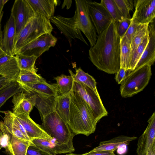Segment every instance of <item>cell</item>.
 Instances as JSON below:
<instances>
[{
  "label": "cell",
  "mask_w": 155,
  "mask_h": 155,
  "mask_svg": "<svg viewBox=\"0 0 155 155\" xmlns=\"http://www.w3.org/2000/svg\"><path fill=\"white\" fill-rule=\"evenodd\" d=\"M120 40L113 20L98 35L95 45L89 50V58L98 69L109 74H116L119 70Z\"/></svg>",
  "instance_id": "cell-1"
},
{
  "label": "cell",
  "mask_w": 155,
  "mask_h": 155,
  "mask_svg": "<svg viewBox=\"0 0 155 155\" xmlns=\"http://www.w3.org/2000/svg\"><path fill=\"white\" fill-rule=\"evenodd\" d=\"M71 97L68 127L75 136H88L95 131L97 122L88 105L72 89Z\"/></svg>",
  "instance_id": "cell-2"
},
{
  "label": "cell",
  "mask_w": 155,
  "mask_h": 155,
  "mask_svg": "<svg viewBox=\"0 0 155 155\" xmlns=\"http://www.w3.org/2000/svg\"><path fill=\"white\" fill-rule=\"evenodd\" d=\"M41 126L48 135L56 140L61 146L68 150L70 153L75 151L73 138L75 136L64 121L54 111L42 118Z\"/></svg>",
  "instance_id": "cell-3"
},
{
  "label": "cell",
  "mask_w": 155,
  "mask_h": 155,
  "mask_svg": "<svg viewBox=\"0 0 155 155\" xmlns=\"http://www.w3.org/2000/svg\"><path fill=\"white\" fill-rule=\"evenodd\" d=\"M53 29L50 20L37 14L21 30L16 38L14 55L21 48L40 36L51 33Z\"/></svg>",
  "instance_id": "cell-4"
},
{
  "label": "cell",
  "mask_w": 155,
  "mask_h": 155,
  "mask_svg": "<svg viewBox=\"0 0 155 155\" xmlns=\"http://www.w3.org/2000/svg\"><path fill=\"white\" fill-rule=\"evenodd\" d=\"M151 75V66L148 64L130 71L120 84L121 96L130 97L142 91L148 85Z\"/></svg>",
  "instance_id": "cell-5"
},
{
  "label": "cell",
  "mask_w": 155,
  "mask_h": 155,
  "mask_svg": "<svg viewBox=\"0 0 155 155\" xmlns=\"http://www.w3.org/2000/svg\"><path fill=\"white\" fill-rule=\"evenodd\" d=\"M74 17L78 28L88 40L91 46L95 45L98 35L92 22L89 13V0H75Z\"/></svg>",
  "instance_id": "cell-6"
},
{
  "label": "cell",
  "mask_w": 155,
  "mask_h": 155,
  "mask_svg": "<svg viewBox=\"0 0 155 155\" xmlns=\"http://www.w3.org/2000/svg\"><path fill=\"white\" fill-rule=\"evenodd\" d=\"M73 80L72 91L78 94L88 105L97 122L101 118L107 116L108 112L98 92H95L86 85Z\"/></svg>",
  "instance_id": "cell-7"
},
{
  "label": "cell",
  "mask_w": 155,
  "mask_h": 155,
  "mask_svg": "<svg viewBox=\"0 0 155 155\" xmlns=\"http://www.w3.org/2000/svg\"><path fill=\"white\" fill-rule=\"evenodd\" d=\"M57 41L51 33L45 34L21 48L16 53L38 58L51 47H54Z\"/></svg>",
  "instance_id": "cell-8"
},
{
  "label": "cell",
  "mask_w": 155,
  "mask_h": 155,
  "mask_svg": "<svg viewBox=\"0 0 155 155\" xmlns=\"http://www.w3.org/2000/svg\"><path fill=\"white\" fill-rule=\"evenodd\" d=\"M11 14L13 16L15 24L16 39L21 30L37 14L34 12L27 0H16L12 7Z\"/></svg>",
  "instance_id": "cell-9"
},
{
  "label": "cell",
  "mask_w": 155,
  "mask_h": 155,
  "mask_svg": "<svg viewBox=\"0 0 155 155\" xmlns=\"http://www.w3.org/2000/svg\"><path fill=\"white\" fill-rule=\"evenodd\" d=\"M50 21L64 35L70 45L72 40L75 38L80 40L88 45L81 31L77 26L74 16L72 17L66 18L60 15L54 16Z\"/></svg>",
  "instance_id": "cell-10"
},
{
  "label": "cell",
  "mask_w": 155,
  "mask_h": 155,
  "mask_svg": "<svg viewBox=\"0 0 155 155\" xmlns=\"http://www.w3.org/2000/svg\"><path fill=\"white\" fill-rule=\"evenodd\" d=\"M88 6L90 17L97 33L98 35L114 20L100 2L89 0Z\"/></svg>",
  "instance_id": "cell-11"
},
{
  "label": "cell",
  "mask_w": 155,
  "mask_h": 155,
  "mask_svg": "<svg viewBox=\"0 0 155 155\" xmlns=\"http://www.w3.org/2000/svg\"><path fill=\"white\" fill-rule=\"evenodd\" d=\"M135 11L132 21L137 24H148L155 19V0L134 1Z\"/></svg>",
  "instance_id": "cell-12"
},
{
  "label": "cell",
  "mask_w": 155,
  "mask_h": 155,
  "mask_svg": "<svg viewBox=\"0 0 155 155\" xmlns=\"http://www.w3.org/2000/svg\"><path fill=\"white\" fill-rule=\"evenodd\" d=\"M0 129L6 141L5 150L8 154L26 155L27 149L32 142L22 140L14 136L2 121H0Z\"/></svg>",
  "instance_id": "cell-13"
},
{
  "label": "cell",
  "mask_w": 155,
  "mask_h": 155,
  "mask_svg": "<svg viewBox=\"0 0 155 155\" xmlns=\"http://www.w3.org/2000/svg\"><path fill=\"white\" fill-rule=\"evenodd\" d=\"M148 125L139 138L136 152L138 155H146L149 149L155 144V113L149 118Z\"/></svg>",
  "instance_id": "cell-14"
},
{
  "label": "cell",
  "mask_w": 155,
  "mask_h": 155,
  "mask_svg": "<svg viewBox=\"0 0 155 155\" xmlns=\"http://www.w3.org/2000/svg\"><path fill=\"white\" fill-rule=\"evenodd\" d=\"M15 115L23 126L31 141L35 139L48 141L54 140L43 130L41 125L36 123L31 118L29 115L20 114Z\"/></svg>",
  "instance_id": "cell-15"
},
{
  "label": "cell",
  "mask_w": 155,
  "mask_h": 155,
  "mask_svg": "<svg viewBox=\"0 0 155 155\" xmlns=\"http://www.w3.org/2000/svg\"><path fill=\"white\" fill-rule=\"evenodd\" d=\"M18 83L24 91L30 94L47 97H55L58 95L56 84H49L45 79L30 84Z\"/></svg>",
  "instance_id": "cell-16"
},
{
  "label": "cell",
  "mask_w": 155,
  "mask_h": 155,
  "mask_svg": "<svg viewBox=\"0 0 155 155\" xmlns=\"http://www.w3.org/2000/svg\"><path fill=\"white\" fill-rule=\"evenodd\" d=\"M16 30L12 16L10 17L4 26L3 35L0 46L7 54L15 56L14 49L15 40Z\"/></svg>",
  "instance_id": "cell-17"
},
{
  "label": "cell",
  "mask_w": 155,
  "mask_h": 155,
  "mask_svg": "<svg viewBox=\"0 0 155 155\" xmlns=\"http://www.w3.org/2000/svg\"><path fill=\"white\" fill-rule=\"evenodd\" d=\"M148 28L149 40L135 69L145 64H148L151 66L154 63L155 60V19L148 24Z\"/></svg>",
  "instance_id": "cell-18"
},
{
  "label": "cell",
  "mask_w": 155,
  "mask_h": 155,
  "mask_svg": "<svg viewBox=\"0 0 155 155\" xmlns=\"http://www.w3.org/2000/svg\"><path fill=\"white\" fill-rule=\"evenodd\" d=\"M12 102L13 105L12 113L15 115H29L34 106L31 95L24 91L15 94Z\"/></svg>",
  "instance_id": "cell-19"
},
{
  "label": "cell",
  "mask_w": 155,
  "mask_h": 155,
  "mask_svg": "<svg viewBox=\"0 0 155 155\" xmlns=\"http://www.w3.org/2000/svg\"><path fill=\"white\" fill-rule=\"evenodd\" d=\"M0 113L4 114L3 123L14 136L22 140L32 142L23 126L12 112L0 110Z\"/></svg>",
  "instance_id": "cell-20"
},
{
  "label": "cell",
  "mask_w": 155,
  "mask_h": 155,
  "mask_svg": "<svg viewBox=\"0 0 155 155\" xmlns=\"http://www.w3.org/2000/svg\"><path fill=\"white\" fill-rule=\"evenodd\" d=\"M36 13L50 20L54 16L56 7L58 4L57 0H27Z\"/></svg>",
  "instance_id": "cell-21"
},
{
  "label": "cell",
  "mask_w": 155,
  "mask_h": 155,
  "mask_svg": "<svg viewBox=\"0 0 155 155\" xmlns=\"http://www.w3.org/2000/svg\"><path fill=\"white\" fill-rule=\"evenodd\" d=\"M137 138L136 137L120 135L110 140L101 141L99 146L91 150V151H115L118 147L122 144L128 145L131 141Z\"/></svg>",
  "instance_id": "cell-22"
},
{
  "label": "cell",
  "mask_w": 155,
  "mask_h": 155,
  "mask_svg": "<svg viewBox=\"0 0 155 155\" xmlns=\"http://www.w3.org/2000/svg\"><path fill=\"white\" fill-rule=\"evenodd\" d=\"M72 90L66 94H58L55 98L54 110L67 124L69 119Z\"/></svg>",
  "instance_id": "cell-23"
},
{
  "label": "cell",
  "mask_w": 155,
  "mask_h": 155,
  "mask_svg": "<svg viewBox=\"0 0 155 155\" xmlns=\"http://www.w3.org/2000/svg\"><path fill=\"white\" fill-rule=\"evenodd\" d=\"M20 70L16 57L14 56L0 65V76L11 81H16Z\"/></svg>",
  "instance_id": "cell-24"
},
{
  "label": "cell",
  "mask_w": 155,
  "mask_h": 155,
  "mask_svg": "<svg viewBox=\"0 0 155 155\" xmlns=\"http://www.w3.org/2000/svg\"><path fill=\"white\" fill-rule=\"evenodd\" d=\"M54 139L52 141L35 139L31 140L35 146L53 155L70 153L69 152L59 145Z\"/></svg>",
  "instance_id": "cell-25"
},
{
  "label": "cell",
  "mask_w": 155,
  "mask_h": 155,
  "mask_svg": "<svg viewBox=\"0 0 155 155\" xmlns=\"http://www.w3.org/2000/svg\"><path fill=\"white\" fill-rule=\"evenodd\" d=\"M75 71L76 73L74 74L71 70H69L70 75L74 80L86 85L95 92H98L97 82L92 76L80 68L76 69Z\"/></svg>",
  "instance_id": "cell-26"
},
{
  "label": "cell",
  "mask_w": 155,
  "mask_h": 155,
  "mask_svg": "<svg viewBox=\"0 0 155 155\" xmlns=\"http://www.w3.org/2000/svg\"><path fill=\"white\" fill-rule=\"evenodd\" d=\"M23 91V89L16 81H11L0 89V109L9 98Z\"/></svg>",
  "instance_id": "cell-27"
},
{
  "label": "cell",
  "mask_w": 155,
  "mask_h": 155,
  "mask_svg": "<svg viewBox=\"0 0 155 155\" xmlns=\"http://www.w3.org/2000/svg\"><path fill=\"white\" fill-rule=\"evenodd\" d=\"M130 46L125 37L123 36L120 38V67L128 71L131 54Z\"/></svg>",
  "instance_id": "cell-28"
},
{
  "label": "cell",
  "mask_w": 155,
  "mask_h": 155,
  "mask_svg": "<svg viewBox=\"0 0 155 155\" xmlns=\"http://www.w3.org/2000/svg\"><path fill=\"white\" fill-rule=\"evenodd\" d=\"M45 80L37 72L20 70L16 81L18 83L24 84H30L36 83Z\"/></svg>",
  "instance_id": "cell-29"
},
{
  "label": "cell",
  "mask_w": 155,
  "mask_h": 155,
  "mask_svg": "<svg viewBox=\"0 0 155 155\" xmlns=\"http://www.w3.org/2000/svg\"><path fill=\"white\" fill-rule=\"evenodd\" d=\"M20 70L37 72L35 64L38 58L34 56H28L18 53L15 55Z\"/></svg>",
  "instance_id": "cell-30"
},
{
  "label": "cell",
  "mask_w": 155,
  "mask_h": 155,
  "mask_svg": "<svg viewBox=\"0 0 155 155\" xmlns=\"http://www.w3.org/2000/svg\"><path fill=\"white\" fill-rule=\"evenodd\" d=\"M56 81L58 93L65 94L70 92L72 90L74 80L71 75L61 74L54 78Z\"/></svg>",
  "instance_id": "cell-31"
},
{
  "label": "cell",
  "mask_w": 155,
  "mask_h": 155,
  "mask_svg": "<svg viewBox=\"0 0 155 155\" xmlns=\"http://www.w3.org/2000/svg\"><path fill=\"white\" fill-rule=\"evenodd\" d=\"M149 40V33L141 43L131 54L129 68V72L134 70L140 59Z\"/></svg>",
  "instance_id": "cell-32"
},
{
  "label": "cell",
  "mask_w": 155,
  "mask_h": 155,
  "mask_svg": "<svg viewBox=\"0 0 155 155\" xmlns=\"http://www.w3.org/2000/svg\"><path fill=\"white\" fill-rule=\"evenodd\" d=\"M148 24H140L137 26L131 45V54L141 43L148 33Z\"/></svg>",
  "instance_id": "cell-33"
},
{
  "label": "cell",
  "mask_w": 155,
  "mask_h": 155,
  "mask_svg": "<svg viewBox=\"0 0 155 155\" xmlns=\"http://www.w3.org/2000/svg\"><path fill=\"white\" fill-rule=\"evenodd\" d=\"M100 3L104 7L116 22L124 18L114 0H102Z\"/></svg>",
  "instance_id": "cell-34"
},
{
  "label": "cell",
  "mask_w": 155,
  "mask_h": 155,
  "mask_svg": "<svg viewBox=\"0 0 155 155\" xmlns=\"http://www.w3.org/2000/svg\"><path fill=\"white\" fill-rule=\"evenodd\" d=\"M117 8L124 18H131L130 12L134 7V2L132 0H114Z\"/></svg>",
  "instance_id": "cell-35"
},
{
  "label": "cell",
  "mask_w": 155,
  "mask_h": 155,
  "mask_svg": "<svg viewBox=\"0 0 155 155\" xmlns=\"http://www.w3.org/2000/svg\"><path fill=\"white\" fill-rule=\"evenodd\" d=\"M131 21V18H124L121 21L116 22L117 33L120 38L124 35Z\"/></svg>",
  "instance_id": "cell-36"
},
{
  "label": "cell",
  "mask_w": 155,
  "mask_h": 155,
  "mask_svg": "<svg viewBox=\"0 0 155 155\" xmlns=\"http://www.w3.org/2000/svg\"><path fill=\"white\" fill-rule=\"evenodd\" d=\"M26 155H53L46 152L35 145L33 143L28 147Z\"/></svg>",
  "instance_id": "cell-37"
},
{
  "label": "cell",
  "mask_w": 155,
  "mask_h": 155,
  "mask_svg": "<svg viewBox=\"0 0 155 155\" xmlns=\"http://www.w3.org/2000/svg\"><path fill=\"white\" fill-rule=\"evenodd\" d=\"M138 25H139L134 23L132 21L130 26L123 36L126 38L127 41L130 45Z\"/></svg>",
  "instance_id": "cell-38"
},
{
  "label": "cell",
  "mask_w": 155,
  "mask_h": 155,
  "mask_svg": "<svg viewBox=\"0 0 155 155\" xmlns=\"http://www.w3.org/2000/svg\"><path fill=\"white\" fill-rule=\"evenodd\" d=\"M127 72H129L124 68H120L119 70L116 73L115 77V79L118 84H120L128 73Z\"/></svg>",
  "instance_id": "cell-39"
},
{
  "label": "cell",
  "mask_w": 155,
  "mask_h": 155,
  "mask_svg": "<svg viewBox=\"0 0 155 155\" xmlns=\"http://www.w3.org/2000/svg\"><path fill=\"white\" fill-rule=\"evenodd\" d=\"M114 151H91L85 153V155H114Z\"/></svg>",
  "instance_id": "cell-40"
},
{
  "label": "cell",
  "mask_w": 155,
  "mask_h": 155,
  "mask_svg": "<svg viewBox=\"0 0 155 155\" xmlns=\"http://www.w3.org/2000/svg\"><path fill=\"white\" fill-rule=\"evenodd\" d=\"M117 153L119 155H123L126 153L127 151V145L122 144L119 146L117 149Z\"/></svg>",
  "instance_id": "cell-41"
},
{
  "label": "cell",
  "mask_w": 155,
  "mask_h": 155,
  "mask_svg": "<svg viewBox=\"0 0 155 155\" xmlns=\"http://www.w3.org/2000/svg\"><path fill=\"white\" fill-rule=\"evenodd\" d=\"M11 81L2 76H0V89L10 82Z\"/></svg>",
  "instance_id": "cell-42"
},
{
  "label": "cell",
  "mask_w": 155,
  "mask_h": 155,
  "mask_svg": "<svg viewBox=\"0 0 155 155\" xmlns=\"http://www.w3.org/2000/svg\"><path fill=\"white\" fill-rule=\"evenodd\" d=\"M72 3L71 0H64L62 6V8H63L66 6V8L69 9L71 6Z\"/></svg>",
  "instance_id": "cell-43"
},
{
  "label": "cell",
  "mask_w": 155,
  "mask_h": 155,
  "mask_svg": "<svg viewBox=\"0 0 155 155\" xmlns=\"http://www.w3.org/2000/svg\"><path fill=\"white\" fill-rule=\"evenodd\" d=\"M8 1V0H0V17L3 12L2 11L3 7Z\"/></svg>",
  "instance_id": "cell-44"
},
{
  "label": "cell",
  "mask_w": 155,
  "mask_h": 155,
  "mask_svg": "<svg viewBox=\"0 0 155 155\" xmlns=\"http://www.w3.org/2000/svg\"><path fill=\"white\" fill-rule=\"evenodd\" d=\"M146 155H155V144L149 149Z\"/></svg>",
  "instance_id": "cell-45"
},
{
  "label": "cell",
  "mask_w": 155,
  "mask_h": 155,
  "mask_svg": "<svg viewBox=\"0 0 155 155\" xmlns=\"http://www.w3.org/2000/svg\"><path fill=\"white\" fill-rule=\"evenodd\" d=\"M3 12L2 13L0 17V44L1 43L2 36V32L1 30V23L2 20V19L3 15Z\"/></svg>",
  "instance_id": "cell-46"
},
{
  "label": "cell",
  "mask_w": 155,
  "mask_h": 155,
  "mask_svg": "<svg viewBox=\"0 0 155 155\" xmlns=\"http://www.w3.org/2000/svg\"><path fill=\"white\" fill-rule=\"evenodd\" d=\"M66 155H85V153L82 154H76L75 153H69L66 154Z\"/></svg>",
  "instance_id": "cell-47"
},
{
  "label": "cell",
  "mask_w": 155,
  "mask_h": 155,
  "mask_svg": "<svg viewBox=\"0 0 155 155\" xmlns=\"http://www.w3.org/2000/svg\"><path fill=\"white\" fill-rule=\"evenodd\" d=\"M2 146L0 144V150H1V149H2Z\"/></svg>",
  "instance_id": "cell-48"
},
{
  "label": "cell",
  "mask_w": 155,
  "mask_h": 155,
  "mask_svg": "<svg viewBox=\"0 0 155 155\" xmlns=\"http://www.w3.org/2000/svg\"><path fill=\"white\" fill-rule=\"evenodd\" d=\"M114 155H116L115 154H114Z\"/></svg>",
  "instance_id": "cell-49"
}]
</instances>
